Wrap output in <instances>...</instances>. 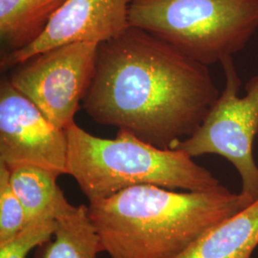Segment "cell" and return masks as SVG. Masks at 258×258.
I'll list each match as a JSON object with an SVG mask.
<instances>
[{
    "instance_id": "52a82bcc",
    "label": "cell",
    "mask_w": 258,
    "mask_h": 258,
    "mask_svg": "<svg viewBox=\"0 0 258 258\" xmlns=\"http://www.w3.org/2000/svg\"><path fill=\"white\" fill-rule=\"evenodd\" d=\"M68 141L10 80L0 85V163L8 167L32 165L67 174Z\"/></svg>"
},
{
    "instance_id": "277c9868",
    "label": "cell",
    "mask_w": 258,
    "mask_h": 258,
    "mask_svg": "<svg viewBox=\"0 0 258 258\" xmlns=\"http://www.w3.org/2000/svg\"><path fill=\"white\" fill-rule=\"evenodd\" d=\"M129 22L210 66L249 43L258 0H132Z\"/></svg>"
},
{
    "instance_id": "6da1fadb",
    "label": "cell",
    "mask_w": 258,
    "mask_h": 258,
    "mask_svg": "<svg viewBox=\"0 0 258 258\" xmlns=\"http://www.w3.org/2000/svg\"><path fill=\"white\" fill-rule=\"evenodd\" d=\"M219 95L209 66L130 26L99 44L83 106L100 124L173 149L199 128Z\"/></svg>"
},
{
    "instance_id": "5b68a950",
    "label": "cell",
    "mask_w": 258,
    "mask_h": 258,
    "mask_svg": "<svg viewBox=\"0 0 258 258\" xmlns=\"http://www.w3.org/2000/svg\"><path fill=\"white\" fill-rule=\"evenodd\" d=\"M225 86L206 119L194 134L173 149L189 156L216 154L230 161L239 173L241 191L249 203L258 200V166L253 158V142L258 134V74L239 97L241 80L232 56L220 61Z\"/></svg>"
},
{
    "instance_id": "7a4b0ae2",
    "label": "cell",
    "mask_w": 258,
    "mask_h": 258,
    "mask_svg": "<svg viewBox=\"0 0 258 258\" xmlns=\"http://www.w3.org/2000/svg\"><path fill=\"white\" fill-rule=\"evenodd\" d=\"M250 204L224 185L177 192L139 184L89 202L88 214L110 258H176Z\"/></svg>"
},
{
    "instance_id": "8fae6325",
    "label": "cell",
    "mask_w": 258,
    "mask_h": 258,
    "mask_svg": "<svg viewBox=\"0 0 258 258\" xmlns=\"http://www.w3.org/2000/svg\"><path fill=\"white\" fill-rule=\"evenodd\" d=\"M66 1L0 0L2 43L9 47L11 51L28 46L42 35Z\"/></svg>"
},
{
    "instance_id": "8992f818",
    "label": "cell",
    "mask_w": 258,
    "mask_h": 258,
    "mask_svg": "<svg viewBox=\"0 0 258 258\" xmlns=\"http://www.w3.org/2000/svg\"><path fill=\"white\" fill-rule=\"evenodd\" d=\"M98 47L72 42L52 48L20 64L10 82L54 125L66 130L92 83Z\"/></svg>"
},
{
    "instance_id": "4fadbf2b",
    "label": "cell",
    "mask_w": 258,
    "mask_h": 258,
    "mask_svg": "<svg viewBox=\"0 0 258 258\" xmlns=\"http://www.w3.org/2000/svg\"><path fill=\"white\" fill-rule=\"evenodd\" d=\"M55 228L54 206L52 211L29 222L13 238L0 244V258H27L32 249L43 245L53 237Z\"/></svg>"
},
{
    "instance_id": "ba28073f",
    "label": "cell",
    "mask_w": 258,
    "mask_h": 258,
    "mask_svg": "<svg viewBox=\"0 0 258 258\" xmlns=\"http://www.w3.org/2000/svg\"><path fill=\"white\" fill-rule=\"evenodd\" d=\"M132 0H67L42 35L22 49L1 58L8 69L55 47L72 42L101 44L119 37L130 27Z\"/></svg>"
},
{
    "instance_id": "7c38bea8",
    "label": "cell",
    "mask_w": 258,
    "mask_h": 258,
    "mask_svg": "<svg viewBox=\"0 0 258 258\" xmlns=\"http://www.w3.org/2000/svg\"><path fill=\"white\" fill-rule=\"evenodd\" d=\"M8 168L10 183L23 206L26 224L54 209L55 200L62 192L56 183L58 174L32 165H20Z\"/></svg>"
},
{
    "instance_id": "9c48e42d",
    "label": "cell",
    "mask_w": 258,
    "mask_h": 258,
    "mask_svg": "<svg viewBox=\"0 0 258 258\" xmlns=\"http://www.w3.org/2000/svg\"><path fill=\"white\" fill-rule=\"evenodd\" d=\"M53 237L38 247L36 258H98L102 241L88 214V206H74L63 191L55 203Z\"/></svg>"
},
{
    "instance_id": "30bf717a",
    "label": "cell",
    "mask_w": 258,
    "mask_h": 258,
    "mask_svg": "<svg viewBox=\"0 0 258 258\" xmlns=\"http://www.w3.org/2000/svg\"><path fill=\"white\" fill-rule=\"evenodd\" d=\"M258 246V200L218 223L176 258H251Z\"/></svg>"
},
{
    "instance_id": "5bb4252c",
    "label": "cell",
    "mask_w": 258,
    "mask_h": 258,
    "mask_svg": "<svg viewBox=\"0 0 258 258\" xmlns=\"http://www.w3.org/2000/svg\"><path fill=\"white\" fill-rule=\"evenodd\" d=\"M26 226L23 206L10 183V170L0 163V244H3Z\"/></svg>"
},
{
    "instance_id": "3957f363",
    "label": "cell",
    "mask_w": 258,
    "mask_h": 258,
    "mask_svg": "<svg viewBox=\"0 0 258 258\" xmlns=\"http://www.w3.org/2000/svg\"><path fill=\"white\" fill-rule=\"evenodd\" d=\"M67 175L73 177L88 202L107 198L139 184L186 191L221 186L210 170L181 149H163L124 130L116 138L94 136L76 122L65 130Z\"/></svg>"
}]
</instances>
